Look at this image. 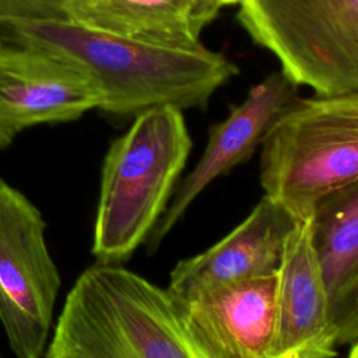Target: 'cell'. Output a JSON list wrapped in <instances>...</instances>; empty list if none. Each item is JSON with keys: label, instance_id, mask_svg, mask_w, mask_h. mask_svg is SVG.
I'll return each instance as SVG.
<instances>
[{"label": "cell", "instance_id": "cell-7", "mask_svg": "<svg viewBox=\"0 0 358 358\" xmlns=\"http://www.w3.org/2000/svg\"><path fill=\"white\" fill-rule=\"evenodd\" d=\"M98 103L91 81L70 63L0 41V150L28 127L76 120Z\"/></svg>", "mask_w": 358, "mask_h": 358}, {"label": "cell", "instance_id": "cell-2", "mask_svg": "<svg viewBox=\"0 0 358 358\" xmlns=\"http://www.w3.org/2000/svg\"><path fill=\"white\" fill-rule=\"evenodd\" d=\"M43 358H229L157 284L94 263L70 288Z\"/></svg>", "mask_w": 358, "mask_h": 358}, {"label": "cell", "instance_id": "cell-5", "mask_svg": "<svg viewBox=\"0 0 358 358\" xmlns=\"http://www.w3.org/2000/svg\"><path fill=\"white\" fill-rule=\"evenodd\" d=\"M238 20L316 94L358 90V0H242Z\"/></svg>", "mask_w": 358, "mask_h": 358}, {"label": "cell", "instance_id": "cell-6", "mask_svg": "<svg viewBox=\"0 0 358 358\" xmlns=\"http://www.w3.org/2000/svg\"><path fill=\"white\" fill-rule=\"evenodd\" d=\"M41 210L0 178V323L15 358H43L62 287Z\"/></svg>", "mask_w": 358, "mask_h": 358}, {"label": "cell", "instance_id": "cell-11", "mask_svg": "<svg viewBox=\"0 0 358 358\" xmlns=\"http://www.w3.org/2000/svg\"><path fill=\"white\" fill-rule=\"evenodd\" d=\"M275 294L277 273L225 284L178 302L229 358H271Z\"/></svg>", "mask_w": 358, "mask_h": 358}, {"label": "cell", "instance_id": "cell-3", "mask_svg": "<svg viewBox=\"0 0 358 358\" xmlns=\"http://www.w3.org/2000/svg\"><path fill=\"white\" fill-rule=\"evenodd\" d=\"M192 150L182 109L148 108L109 147L101 171L91 252L122 264L164 214Z\"/></svg>", "mask_w": 358, "mask_h": 358}, {"label": "cell", "instance_id": "cell-1", "mask_svg": "<svg viewBox=\"0 0 358 358\" xmlns=\"http://www.w3.org/2000/svg\"><path fill=\"white\" fill-rule=\"evenodd\" d=\"M0 41L70 63L94 85L98 108L113 115H137L159 105L204 108L238 73L229 59L201 43H151L70 20L0 18Z\"/></svg>", "mask_w": 358, "mask_h": 358}, {"label": "cell", "instance_id": "cell-4", "mask_svg": "<svg viewBox=\"0 0 358 358\" xmlns=\"http://www.w3.org/2000/svg\"><path fill=\"white\" fill-rule=\"evenodd\" d=\"M260 185L298 220L358 180V90L294 98L262 141Z\"/></svg>", "mask_w": 358, "mask_h": 358}, {"label": "cell", "instance_id": "cell-8", "mask_svg": "<svg viewBox=\"0 0 358 358\" xmlns=\"http://www.w3.org/2000/svg\"><path fill=\"white\" fill-rule=\"evenodd\" d=\"M295 91L296 84L282 70L271 73L250 88L246 98L232 106L224 120L210 127L200 159L176 185L164 214L148 236V250L159 246L207 186L250 158L273 122L295 98Z\"/></svg>", "mask_w": 358, "mask_h": 358}, {"label": "cell", "instance_id": "cell-9", "mask_svg": "<svg viewBox=\"0 0 358 358\" xmlns=\"http://www.w3.org/2000/svg\"><path fill=\"white\" fill-rule=\"evenodd\" d=\"M301 220L263 194L260 201L224 238L207 250L176 263L168 292L187 302L217 287L278 271L285 245Z\"/></svg>", "mask_w": 358, "mask_h": 358}, {"label": "cell", "instance_id": "cell-17", "mask_svg": "<svg viewBox=\"0 0 358 358\" xmlns=\"http://www.w3.org/2000/svg\"><path fill=\"white\" fill-rule=\"evenodd\" d=\"M242 0H225V4H235V3H241Z\"/></svg>", "mask_w": 358, "mask_h": 358}, {"label": "cell", "instance_id": "cell-10", "mask_svg": "<svg viewBox=\"0 0 358 358\" xmlns=\"http://www.w3.org/2000/svg\"><path fill=\"white\" fill-rule=\"evenodd\" d=\"M337 347V323L308 217L288 238L277 271L271 358H336Z\"/></svg>", "mask_w": 358, "mask_h": 358}, {"label": "cell", "instance_id": "cell-16", "mask_svg": "<svg viewBox=\"0 0 358 358\" xmlns=\"http://www.w3.org/2000/svg\"><path fill=\"white\" fill-rule=\"evenodd\" d=\"M350 347V351H348V357L347 358H358V343H354Z\"/></svg>", "mask_w": 358, "mask_h": 358}, {"label": "cell", "instance_id": "cell-13", "mask_svg": "<svg viewBox=\"0 0 358 358\" xmlns=\"http://www.w3.org/2000/svg\"><path fill=\"white\" fill-rule=\"evenodd\" d=\"M310 222L337 322L358 296V180L324 196L315 206Z\"/></svg>", "mask_w": 358, "mask_h": 358}, {"label": "cell", "instance_id": "cell-15", "mask_svg": "<svg viewBox=\"0 0 358 358\" xmlns=\"http://www.w3.org/2000/svg\"><path fill=\"white\" fill-rule=\"evenodd\" d=\"M338 345H351L358 343V296L337 317Z\"/></svg>", "mask_w": 358, "mask_h": 358}, {"label": "cell", "instance_id": "cell-14", "mask_svg": "<svg viewBox=\"0 0 358 358\" xmlns=\"http://www.w3.org/2000/svg\"><path fill=\"white\" fill-rule=\"evenodd\" d=\"M69 0H0V18L69 20Z\"/></svg>", "mask_w": 358, "mask_h": 358}, {"label": "cell", "instance_id": "cell-12", "mask_svg": "<svg viewBox=\"0 0 358 358\" xmlns=\"http://www.w3.org/2000/svg\"><path fill=\"white\" fill-rule=\"evenodd\" d=\"M225 0H69V20L126 38L172 45L200 43Z\"/></svg>", "mask_w": 358, "mask_h": 358}]
</instances>
